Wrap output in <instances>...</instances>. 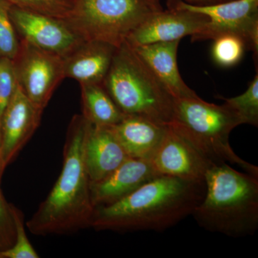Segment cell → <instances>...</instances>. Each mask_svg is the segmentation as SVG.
Instances as JSON below:
<instances>
[{
    "mask_svg": "<svg viewBox=\"0 0 258 258\" xmlns=\"http://www.w3.org/2000/svg\"><path fill=\"white\" fill-rule=\"evenodd\" d=\"M205 193V181L158 175L119 201L95 208L90 227L98 230H164L192 215Z\"/></svg>",
    "mask_w": 258,
    "mask_h": 258,
    "instance_id": "6da1fadb",
    "label": "cell"
},
{
    "mask_svg": "<svg viewBox=\"0 0 258 258\" xmlns=\"http://www.w3.org/2000/svg\"><path fill=\"white\" fill-rule=\"evenodd\" d=\"M89 125L82 115H75L70 123L60 176L26 223L34 235L69 233L90 227L95 208L84 154Z\"/></svg>",
    "mask_w": 258,
    "mask_h": 258,
    "instance_id": "7a4b0ae2",
    "label": "cell"
},
{
    "mask_svg": "<svg viewBox=\"0 0 258 258\" xmlns=\"http://www.w3.org/2000/svg\"><path fill=\"white\" fill-rule=\"evenodd\" d=\"M205 193L192 213L205 230L231 237L254 235L258 228V176L213 164L205 176Z\"/></svg>",
    "mask_w": 258,
    "mask_h": 258,
    "instance_id": "3957f363",
    "label": "cell"
},
{
    "mask_svg": "<svg viewBox=\"0 0 258 258\" xmlns=\"http://www.w3.org/2000/svg\"><path fill=\"white\" fill-rule=\"evenodd\" d=\"M102 85L125 115L171 124L175 98L126 42L115 50Z\"/></svg>",
    "mask_w": 258,
    "mask_h": 258,
    "instance_id": "277c9868",
    "label": "cell"
},
{
    "mask_svg": "<svg viewBox=\"0 0 258 258\" xmlns=\"http://www.w3.org/2000/svg\"><path fill=\"white\" fill-rule=\"evenodd\" d=\"M242 124L240 117L225 103L219 106L198 96L175 99L170 125L212 164H235L258 176L257 166L239 157L229 142L232 131Z\"/></svg>",
    "mask_w": 258,
    "mask_h": 258,
    "instance_id": "5b68a950",
    "label": "cell"
},
{
    "mask_svg": "<svg viewBox=\"0 0 258 258\" xmlns=\"http://www.w3.org/2000/svg\"><path fill=\"white\" fill-rule=\"evenodd\" d=\"M162 10L160 0H69L63 20L83 40L118 47L151 15Z\"/></svg>",
    "mask_w": 258,
    "mask_h": 258,
    "instance_id": "8992f818",
    "label": "cell"
},
{
    "mask_svg": "<svg viewBox=\"0 0 258 258\" xmlns=\"http://www.w3.org/2000/svg\"><path fill=\"white\" fill-rule=\"evenodd\" d=\"M166 5L203 13L210 18L203 31L191 36L192 41L236 35L243 40L247 50H252L257 58L258 0H232L205 7L194 6L181 0H167Z\"/></svg>",
    "mask_w": 258,
    "mask_h": 258,
    "instance_id": "52a82bcc",
    "label": "cell"
},
{
    "mask_svg": "<svg viewBox=\"0 0 258 258\" xmlns=\"http://www.w3.org/2000/svg\"><path fill=\"white\" fill-rule=\"evenodd\" d=\"M13 63L18 86L30 101L43 111L64 79L62 57L20 41Z\"/></svg>",
    "mask_w": 258,
    "mask_h": 258,
    "instance_id": "ba28073f",
    "label": "cell"
},
{
    "mask_svg": "<svg viewBox=\"0 0 258 258\" xmlns=\"http://www.w3.org/2000/svg\"><path fill=\"white\" fill-rule=\"evenodd\" d=\"M10 18L20 41L64 57L83 42L63 19L22 9L11 5Z\"/></svg>",
    "mask_w": 258,
    "mask_h": 258,
    "instance_id": "9c48e42d",
    "label": "cell"
},
{
    "mask_svg": "<svg viewBox=\"0 0 258 258\" xmlns=\"http://www.w3.org/2000/svg\"><path fill=\"white\" fill-rule=\"evenodd\" d=\"M149 161L158 175L196 181L214 164L170 125Z\"/></svg>",
    "mask_w": 258,
    "mask_h": 258,
    "instance_id": "30bf717a",
    "label": "cell"
},
{
    "mask_svg": "<svg viewBox=\"0 0 258 258\" xmlns=\"http://www.w3.org/2000/svg\"><path fill=\"white\" fill-rule=\"evenodd\" d=\"M210 21L206 15L182 8L167 7L151 15L125 40L132 47L180 40L203 32Z\"/></svg>",
    "mask_w": 258,
    "mask_h": 258,
    "instance_id": "8fae6325",
    "label": "cell"
},
{
    "mask_svg": "<svg viewBox=\"0 0 258 258\" xmlns=\"http://www.w3.org/2000/svg\"><path fill=\"white\" fill-rule=\"evenodd\" d=\"M42 111L18 85L0 123V179L7 166L36 132Z\"/></svg>",
    "mask_w": 258,
    "mask_h": 258,
    "instance_id": "7c38bea8",
    "label": "cell"
},
{
    "mask_svg": "<svg viewBox=\"0 0 258 258\" xmlns=\"http://www.w3.org/2000/svg\"><path fill=\"white\" fill-rule=\"evenodd\" d=\"M157 176L149 160L128 158L109 175L91 183L93 206L116 203Z\"/></svg>",
    "mask_w": 258,
    "mask_h": 258,
    "instance_id": "4fadbf2b",
    "label": "cell"
},
{
    "mask_svg": "<svg viewBox=\"0 0 258 258\" xmlns=\"http://www.w3.org/2000/svg\"><path fill=\"white\" fill-rule=\"evenodd\" d=\"M117 47L107 42L86 40L62 57L64 79L80 84L102 83L111 66Z\"/></svg>",
    "mask_w": 258,
    "mask_h": 258,
    "instance_id": "5bb4252c",
    "label": "cell"
},
{
    "mask_svg": "<svg viewBox=\"0 0 258 258\" xmlns=\"http://www.w3.org/2000/svg\"><path fill=\"white\" fill-rule=\"evenodd\" d=\"M84 154L91 183L109 175L129 158L111 126H97L91 123Z\"/></svg>",
    "mask_w": 258,
    "mask_h": 258,
    "instance_id": "9a60e30c",
    "label": "cell"
},
{
    "mask_svg": "<svg viewBox=\"0 0 258 258\" xmlns=\"http://www.w3.org/2000/svg\"><path fill=\"white\" fill-rule=\"evenodd\" d=\"M179 42L180 40L156 42L132 48L175 99L198 97L179 74L177 64Z\"/></svg>",
    "mask_w": 258,
    "mask_h": 258,
    "instance_id": "2e32d148",
    "label": "cell"
},
{
    "mask_svg": "<svg viewBox=\"0 0 258 258\" xmlns=\"http://www.w3.org/2000/svg\"><path fill=\"white\" fill-rule=\"evenodd\" d=\"M168 126L140 115H125L119 123L111 127L129 158L149 160Z\"/></svg>",
    "mask_w": 258,
    "mask_h": 258,
    "instance_id": "e0dca14e",
    "label": "cell"
},
{
    "mask_svg": "<svg viewBox=\"0 0 258 258\" xmlns=\"http://www.w3.org/2000/svg\"><path fill=\"white\" fill-rule=\"evenodd\" d=\"M81 85L82 115L97 126H113L125 116L102 83Z\"/></svg>",
    "mask_w": 258,
    "mask_h": 258,
    "instance_id": "ac0fdd59",
    "label": "cell"
},
{
    "mask_svg": "<svg viewBox=\"0 0 258 258\" xmlns=\"http://www.w3.org/2000/svg\"><path fill=\"white\" fill-rule=\"evenodd\" d=\"M225 101L230 109L240 117L243 124L257 127L258 125V73L249 83L245 92L233 98H225Z\"/></svg>",
    "mask_w": 258,
    "mask_h": 258,
    "instance_id": "d6986e66",
    "label": "cell"
},
{
    "mask_svg": "<svg viewBox=\"0 0 258 258\" xmlns=\"http://www.w3.org/2000/svg\"><path fill=\"white\" fill-rule=\"evenodd\" d=\"M245 50V43L240 37L234 35H221L214 39L212 58L222 67H232L242 60Z\"/></svg>",
    "mask_w": 258,
    "mask_h": 258,
    "instance_id": "ffe728a7",
    "label": "cell"
},
{
    "mask_svg": "<svg viewBox=\"0 0 258 258\" xmlns=\"http://www.w3.org/2000/svg\"><path fill=\"white\" fill-rule=\"evenodd\" d=\"M11 3L0 0V57L13 60L20 50V41L10 18Z\"/></svg>",
    "mask_w": 258,
    "mask_h": 258,
    "instance_id": "44dd1931",
    "label": "cell"
},
{
    "mask_svg": "<svg viewBox=\"0 0 258 258\" xmlns=\"http://www.w3.org/2000/svg\"><path fill=\"white\" fill-rule=\"evenodd\" d=\"M14 222L15 239L10 248L0 250L3 258H38V254L28 240L25 227L23 214L14 206H10Z\"/></svg>",
    "mask_w": 258,
    "mask_h": 258,
    "instance_id": "7402d4cb",
    "label": "cell"
},
{
    "mask_svg": "<svg viewBox=\"0 0 258 258\" xmlns=\"http://www.w3.org/2000/svg\"><path fill=\"white\" fill-rule=\"evenodd\" d=\"M18 83L13 60L0 57V123L5 110L11 101Z\"/></svg>",
    "mask_w": 258,
    "mask_h": 258,
    "instance_id": "603a6c76",
    "label": "cell"
},
{
    "mask_svg": "<svg viewBox=\"0 0 258 258\" xmlns=\"http://www.w3.org/2000/svg\"><path fill=\"white\" fill-rule=\"evenodd\" d=\"M22 9L64 19L69 10V0H8Z\"/></svg>",
    "mask_w": 258,
    "mask_h": 258,
    "instance_id": "cb8c5ba5",
    "label": "cell"
},
{
    "mask_svg": "<svg viewBox=\"0 0 258 258\" xmlns=\"http://www.w3.org/2000/svg\"><path fill=\"white\" fill-rule=\"evenodd\" d=\"M15 230L10 206L5 203L0 190V241L14 244Z\"/></svg>",
    "mask_w": 258,
    "mask_h": 258,
    "instance_id": "d4e9b609",
    "label": "cell"
},
{
    "mask_svg": "<svg viewBox=\"0 0 258 258\" xmlns=\"http://www.w3.org/2000/svg\"><path fill=\"white\" fill-rule=\"evenodd\" d=\"M186 4L194 5V6L205 7L210 5L220 4V3H227L232 0H181Z\"/></svg>",
    "mask_w": 258,
    "mask_h": 258,
    "instance_id": "484cf974",
    "label": "cell"
},
{
    "mask_svg": "<svg viewBox=\"0 0 258 258\" xmlns=\"http://www.w3.org/2000/svg\"><path fill=\"white\" fill-rule=\"evenodd\" d=\"M0 258H3V256H2L1 252H0Z\"/></svg>",
    "mask_w": 258,
    "mask_h": 258,
    "instance_id": "4316f807",
    "label": "cell"
}]
</instances>
